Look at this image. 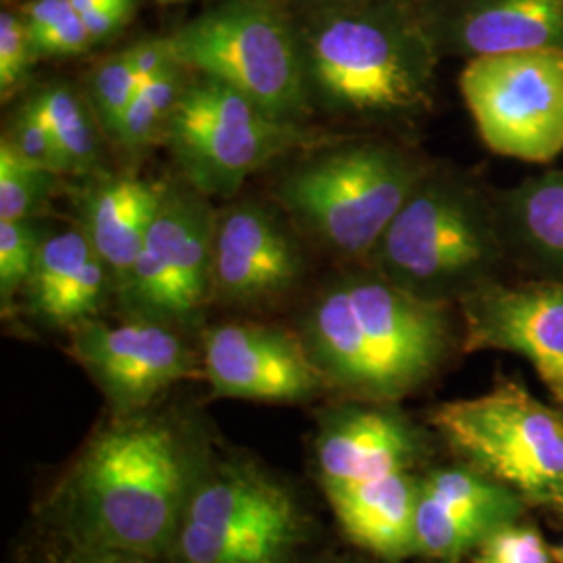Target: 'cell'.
I'll return each mask as SVG.
<instances>
[{"mask_svg": "<svg viewBox=\"0 0 563 563\" xmlns=\"http://www.w3.org/2000/svg\"><path fill=\"white\" fill-rule=\"evenodd\" d=\"M141 81L125 48L97 60L84 80V95L101 123L107 141L113 139L125 109L136 97Z\"/></svg>", "mask_w": 563, "mask_h": 563, "instance_id": "4316f807", "label": "cell"}, {"mask_svg": "<svg viewBox=\"0 0 563 563\" xmlns=\"http://www.w3.org/2000/svg\"><path fill=\"white\" fill-rule=\"evenodd\" d=\"M159 4H184V2H195V0H157Z\"/></svg>", "mask_w": 563, "mask_h": 563, "instance_id": "74e56055", "label": "cell"}, {"mask_svg": "<svg viewBox=\"0 0 563 563\" xmlns=\"http://www.w3.org/2000/svg\"><path fill=\"white\" fill-rule=\"evenodd\" d=\"M446 309L360 263L323 284L302 313L299 334L328 388L353 401L397 402L446 360Z\"/></svg>", "mask_w": 563, "mask_h": 563, "instance_id": "6da1fadb", "label": "cell"}, {"mask_svg": "<svg viewBox=\"0 0 563 563\" xmlns=\"http://www.w3.org/2000/svg\"><path fill=\"white\" fill-rule=\"evenodd\" d=\"M48 223L41 218L0 222V305L4 316H13L18 299L32 276Z\"/></svg>", "mask_w": 563, "mask_h": 563, "instance_id": "83f0119b", "label": "cell"}, {"mask_svg": "<svg viewBox=\"0 0 563 563\" xmlns=\"http://www.w3.org/2000/svg\"><path fill=\"white\" fill-rule=\"evenodd\" d=\"M74 2V7L76 9H84V7H88V4H97V2H111V0H71Z\"/></svg>", "mask_w": 563, "mask_h": 563, "instance_id": "d590c367", "label": "cell"}, {"mask_svg": "<svg viewBox=\"0 0 563 563\" xmlns=\"http://www.w3.org/2000/svg\"><path fill=\"white\" fill-rule=\"evenodd\" d=\"M430 423L470 467L563 516V413L522 384L499 380L481 397L441 402Z\"/></svg>", "mask_w": 563, "mask_h": 563, "instance_id": "52a82bcc", "label": "cell"}, {"mask_svg": "<svg viewBox=\"0 0 563 563\" xmlns=\"http://www.w3.org/2000/svg\"><path fill=\"white\" fill-rule=\"evenodd\" d=\"M2 141L9 142L21 159L48 169L60 178H67V167L60 157L59 146L34 92H27L11 111Z\"/></svg>", "mask_w": 563, "mask_h": 563, "instance_id": "f1b7e54d", "label": "cell"}, {"mask_svg": "<svg viewBox=\"0 0 563 563\" xmlns=\"http://www.w3.org/2000/svg\"><path fill=\"white\" fill-rule=\"evenodd\" d=\"M418 490L420 483L402 470L325 497L353 543L383 560L399 562L416 553Z\"/></svg>", "mask_w": 563, "mask_h": 563, "instance_id": "44dd1931", "label": "cell"}, {"mask_svg": "<svg viewBox=\"0 0 563 563\" xmlns=\"http://www.w3.org/2000/svg\"><path fill=\"white\" fill-rule=\"evenodd\" d=\"M136 78L142 84L157 78L163 69L174 63V53L167 36H142L130 46H125Z\"/></svg>", "mask_w": 563, "mask_h": 563, "instance_id": "d6a6232c", "label": "cell"}, {"mask_svg": "<svg viewBox=\"0 0 563 563\" xmlns=\"http://www.w3.org/2000/svg\"><path fill=\"white\" fill-rule=\"evenodd\" d=\"M218 211L181 176L162 180L155 218L141 253L115 288L128 318L190 328L201 320L213 288Z\"/></svg>", "mask_w": 563, "mask_h": 563, "instance_id": "30bf717a", "label": "cell"}, {"mask_svg": "<svg viewBox=\"0 0 563 563\" xmlns=\"http://www.w3.org/2000/svg\"><path fill=\"white\" fill-rule=\"evenodd\" d=\"M32 92L53 130L67 178H86L104 172L102 139L107 136L84 90L71 81L51 80Z\"/></svg>", "mask_w": 563, "mask_h": 563, "instance_id": "603a6c76", "label": "cell"}, {"mask_svg": "<svg viewBox=\"0 0 563 563\" xmlns=\"http://www.w3.org/2000/svg\"><path fill=\"white\" fill-rule=\"evenodd\" d=\"M441 57L563 51V0H416Z\"/></svg>", "mask_w": 563, "mask_h": 563, "instance_id": "2e32d148", "label": "cell"}, {"mask_svg": "<svg viewBox=\"0 0 563 563\" xmlns=\"http://www.w3.org/2000/svg\"><path fill=\"white\" fill-rule=\"evenodd\" d=\"M430 167L420 153L388 139H328L282 172L274 202L302 239L365 263Z\"/></svg>", "mask_w": 563, "mask_h": 563, "instance_id": "277c9868", "label": "cell"}, {"mask_svg": "<svg viewBox=\"0 0 563 563\" xmlns=\"http://www.w3.org/2000/svg\"><path fill=\"white\" fill-rule=\"evenodd\" d=\"M190 488L178 432L157 418L130 413L84 449L57 504L71 541L159 560L176 543Z\"/></svg>", "mask_w": 563, "mask_h": 563, "instance_id": "3957f363", "label": "cell"}, {"mask_svg": "<svg viewBox=\"0 0 563 563\" xmlns=\"http://www.w3.org/2000/svg\"><path fill=\"white\" fill-rule=\"evenodd\" d=\"M290 493L246 463H220L192 484L176 563H288L302 539Z\"/></svg>", "mask_w": 563, "mask_h": 563, "instance_id": "9c48e42d", "label": "cell"}, {"mask_svg": "<svg viewBox=\"0 0 563 563\" xmlns=\"http://www.w3.org/2000/svg\"><path fill=\"white\" fill-rule=\"evenodd\" d=\"M320 142L307 123L278 120L232 86L192 74L163 144L192 188L230 199L263 167Z\"/></svg>", "mask_w": 563, "mask_h": 563, "instance_id": "ba28073f", "label": "cell"}, {"mask_svg": "<svg viewBox=\"0 0 563 563\" xmlns=\"http://www.w3.org/2000/svg\"><path fill=\"white\" fill-rule=\"evenodd\" d=\"M507 260L495 195L432 163L365 263L407 292L449 305L497 280Z\"/></svg>", "mask_w": 563, "mask_h": 563, "instance_id": "5b68a950", "label": "cell"}, {"mask_svg": "<svg viewBox=\"0 0 563 563\" xmlns=\"http://www.w3.org/2000/svg\"><path fill=\"white\" fill-rule=\"evenodd\" d=\"M74 223L109 267L115 288L141 253L155 218L162 180H142L130 172H99L67 186Z\"/></svg>", "mask_w": 563, "mask_h": 563, "instance_id": "ffe728a7", "label": "cell"}, {"mask_svg": "<svg viewBox=\"0 0 563 563\" xmlns=\"http://www.w3.org/2000/svg\"><path fill=\"white\" fill-rule=\"evenodd\" d=\"M57 563H157V558L71 541V551H67Z\"/></svg>", "mask_w": 563, "mask_h": 563, "instance_id": "836d02e7", "label": "cell"}, {"mask_svg": "<svg viewBox=\"0 0 563 563\" xmlns=\"http://www.w3.org/2000/svg\"><path fill=\"white\" fill-rule=\"evenodd\" d=\"M302 234L274 202H232L218 211L211 302L262 307L280 301L305 274Z\"/></svg>", "mask_w": 563, "mask_h": 563, "instance_id": "4fadbf2b", "label": "cell"}, {"mask_svg": "<svg viewBox=\"0 0 563 563\" xmlns=\"http://www.w3.org/2000/svg\"><path fill=\"white\" fill-rule=\"evenodd\" d=\"M463 351H507L530 363L563 405V282L490 280L460 299Z\"/></svg>", "mask_w": 563, "mask_h": 563, "instance_id": "9a60e30c", "label": "cell"}, {"mask_svg": "<svg viewBox=\"0 0 563 563\" xmlns=\"http://www.w3.org/2000/svg\"><path fill=\"white\" fill-rule=\"evenodd\" d=\"M420 434L395 402L351 401L334 409L318 439L323 493L409 470Z\"/></svg>", "mask_w": 563, "mask_h": 563, "instance_id": "ac0fdd59", "label": "cell"}, {"mask_svg": "<svg viewBox=\"0 0 563 563\" xmlns=\"http://www.w3.org/2000/svg\"><path fill=\"white\" fill-rule=\"evenodd\" d=\"M192 71L181 63H169L157 78L142 84L136 97L125 109L120 125L113 134V146L120 151L123 162L132 167L165 142L169 121L181 99V92Z\"/></svg>", "mask_w": 563, "mask_h": 563, "instance_id": "cb8c5ba5", "label": "cell"}, {"mask_svg": "<svg viewBox=\"0 0 563 563\" xmlns=\"http://www.w3.org/2000/svg\"><path fill=\"white\" fill-rule=\"evenodd\" d=\"M292 9H316V7H336V4H360V2H380V0H288Z\"/></svg>", "mask_w": 563, "mask_h": 563, "instance_id": "e575fe53", "label": "cell"}, {"mask_svg": "<svg viewBox=\"0 0 563 563\" xmlns=\"http://www.w3.org/2000/svg\"><path fill=\"white\" fill-rule=\"evenodd\" d=\"M139 11V0H111L78 9L90 38L97 44L113 41L132 23Z\"/></svg>", "mask_w": 563, "mask_h": 563, "instance_id": "1f68e13d", "label": "cell"}, {"mask_svg": "<svg viewBox=\"0 0 563 563\" xmlns=\"http://www.w3.org/2000/svg\"><path fill=\"white\" fill-rule=\"evenodd\" d=\"M18 7L38 60L78 57L95 48L71 0H21Z\"/></svg>", "mask_w": 563, "mask_h": 563, "instance_id": "d4e9b609", "label": "cell"}, {"mask_svg": "<svg viewBox=\"0 0 563 563\" xmlns=\"http://www.w3.org/2000/svg\"><path fill=\"white\" fill-rule=\"evenodd\" d=\"M109 297H115L113 276L80 228L48 225L21 295L27 313L48 328L71 332L97 320Z\"/></svg>", "mask_w": 563, "mask_h": 563, "instance_id": "d6986e66", "label": "cell"}, {"mask_svg": "<svg viewBox=\"0 0 563 563\" xmlns=\"http://www.w3.org/2000/svg\"><path fill=\"white\" fill-rule=\"evenodd\" d=\"M60 186V176L21 159L0 141V222L41 218Z\"/></svg>", "mask_w": 563, "mask_h": 563, "instance_id": "484cf974", "label": "cell"}, {"mask_svg": "<svg viewBox=\"0 0 563 563\" xmlns=\"http://www.w3.org/2000/svg\"><path fill=\"white\" fill-rule=\"evenodd\" d=\"M202 374L223 399L302 402L328 388L299 332L274 323L228 322L205 330Z\"/></svg>", "mask_w": 563, "mask_h": 563, "instance_id": "5bb4252c", "label": "cell"}, {"mask_svg": "<svg viewBox=\"0 0 563 563\" xmlns=\"http://www.w3.org/2000/svg\"><path fill=\"white\" fill-rule=\"evenodd\" d=\"M38 57L15 0H2L0 9V99L11 101L30 80Z\"/></svg>", "mask_w": 563, "mask_h": 563, "instance_id": "f546056e", "label": "cell"}, {"mask_svg": "<svg viewBox=\"0 0 563 563\" xmlns=\"http://www.w3.org/2000/svg\"><path fill=\"white\" fill-rule=\"evenodd\" d=\"M167 38L186 69L232 86L274 118L305 123L313 113L288 0H220Z\"/></svg>", "mask_w": 563, "mask_h": 563, "instance_id": "8992f818", "label": "cell"}, {"mask_svg": "<svg viewBox=\"0 0 563 563\" xmlns=\"http://www.w3.org/2000/svg\"><path fill=\"white\" fill-rule=\"evenodd\" d=\"M67 351L118 416L139 413L174 384L202 372L178 328L144 318L81 323L71 330Z\"/></svg>", "mask_w": 563, "mask_h": 563, "instance_id": "7c38bea8", "label": "cell"}, {"mask_svg": "<svg viewBox=\"0 0 563 563\" xmlns=\"http://www.w3.org/2000/svg\"><path fill=\"white\" fill-rule=\"evenodd\" d=\"M311 109L336 120L395 125L432 109L443 59L416 0L292 9Z\"/></svg>", "mask_w": 563, "mask_h": 563, "instance_id": "7a4b0ae2", "label": "cell"}, {"mask_svg": "<svg viewBox=\"0 0 563 563\" xmlns=\"http://www.w3.org/2000/svg\"><path fill=\"white\" fill-rule=\"evenodd\" d=\"M460 90L493 153L528 163L551 162L563 153V51L465 60Z\"/></svg>", "mask_w": 563, "mask_h": 563, "instance_id": "8fae6325", "label": "cell"}, {"mask_svg": "<svg viewBox=\"0 0 563 563\" xmlns=\"http://www.w3.org/2000/svg\"><path fill=\"white\" fill-rule=\"evenodd\" d=\"M551 551H553V562L563 563V543L558 544V547H553Z\"/></svg>", "mask_w": 563, "mask_h": 563, "instance_id": "8d00e7d4", "label": "cell"}, {"mask_svg": "<svg viewBox=\"0 0 563 563\" xmlns=\"http://www.w3.org/2000/svg\"><path fill=\"white\" fill-rule=\"evenodd\" d=\"M509 260L563 282V169H551L495 195Z\"/></svg>", "mask_w": 563, "mask_h": 563, "instance_id": "7402d4cb", "label": "cell"}, {"mask_svg": "<svg viewBox=\"0 0 563 563\" xmlns=\"http://www.w3.org/2000/svg\"><path fill=\"white\" fill-rule=\"evenodd\" d=\"M474 551V563H555L543 534L528 523H505Z\"/></svg>", "mask_w": 563, "mask_h": 563, "instance_id": "4dcf8cb0", "label": "cell"}, {"mask_svg": "<svg viewBox=\"0 0 563 563\" xmlns=\"http://www.w3.org/2000/svg\"><path fill=\"white\" fill-rule=\"evenodd\" d=\"M523 501L504 484L465 467H441L420 483L416 553L457 562L505 523L518 522Z\"/></svg>", "mask_w": 563, "mask_h": 563, "instance_id": "e0dca14e", "label": "cell"}]
</instances>
